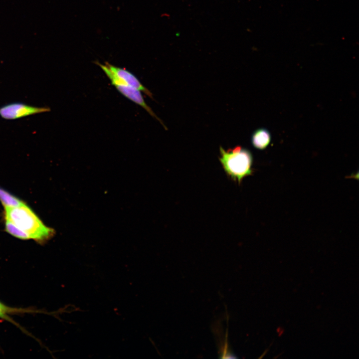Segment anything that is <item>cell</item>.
Wrapping results in <instances>:
<instances>
[{
    "mask_svg": "<svg viewBox=\"0 0 359 359\" xmlns=\"http://www.w3.org/2000/svg\"><path fill=\"white\" fill-rule=\"evenodd\" d=\"M114 85L122 95L136 104L141 106L151 116L156 118L164 126L160 119H159L153 112L151 108L145 102L140 90L127 85L115 84Z\"/></svg>",
    "mask_w": 359,
    "mask_h": 359,
    "instance_id": "5b68a950",
    "label": "cell"
},
{
    "mask_svg": "<svg viewBox=\"0 0 359 359\" xmlns=\"http://www.w3.org/2000/svg\"><path fill=\"white\" fill-rule=\"evenodd\" d=\"M271 141V136L269 132L265 129H258L252 134L251 142L256 149L263 150L266 148Z\"/></svg>",
    "mask_w": 359,
    "mask_h": 359,
    "instance_id": "8992f818",
    "label": "cell"
},
{
    "mask_svg": "<svg viewBox=\"0 0 359 359\" xmlns=\"http://www.w3.org/2000/svg\"><path fill=\"white\" fill-rule=\"evenodd\" d=\"M46 107H35L21 102L7 104L0 107V116L5 120H15L32 115L49 112Z\"/></svg>",
    "mask_w": 359,
    "mask_h": 359,
    "instance_id": "277c9868",
    "label": "cell"
},
{
    "mask_svg": "<svg viewBox=\"0 0 359 359\" xmlns=\"http://www.w3.org/2000/svg\"><path fill=\"white\" fill-rule=\"evenodd\" d=\"M3 216L24 233L28 240L39 244L46 243L55 234V230L47 226L24 202L16 206L4 207Z\"/></svg>",
    "mask_w": 359,
    "mask_h": 359,
    "instance_id": "6da1fadb",
    "label": "cell"
},
{
    "mask_svg": "<svg viewBox=\"0 0 359 359\" xmlns=\"http://www.w3.org/2000/svg\"><path fill=\"white\" fill-rule=\"evenodd\" d=\"M114 85L115 84L127 85L142 91L150 97L151 92L145 87L135 75L124 68L114 66L108 62L105 65L97 63Z\"/></svg>",
    "mask_w": 359,
    "mask_h": 359,
    "instance_id": "3957f363",
    "label": "cell"
},
{
    "mask_svg": "<svg viewBox=\"0 0 359 359\" xmlns=\"http://www.w3.org/2000/svg\"><path fill=\"white\" fill-rule=\"evenodd\" d=\"M23 310H21L19 309H15L13 308H10L6 306L2 303L0 302V318L4 319H8V315L13 313H21L23 312Z\"/></svg>",
    "mask_w": 359,
    "mask_h": 359,
    "instance_id": "52a82bcc",
    "label": "cell"
},
{
    "mask_svg": "<svg viewBox=\"0 0 359 359\" xmlns=\"http://www.w3.org/2000/svg\"><path fill=\"white\" fill-rule=\"evenodd\" d=\"M219 160L226 175L240 184L246 177L252 175L253 158L251 152L240 146L225 150L219 148Z\"/></svg>",
    "mask_w": 359,
    "mask_h": 359,
    "instance_id": "7a4b0ae2",
    "label": "cell"
}]
</instances>
